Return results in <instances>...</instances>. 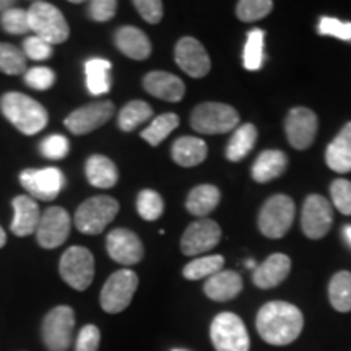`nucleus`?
<instances>
[{
  "label": "nucleus",
  "mask_w": 351,
  "mask_h": 351,
  "mask_svg": "<svg viewBox=\"0 0 351 351\" xmlns=\"http://www.w3.org/2000/svg\"><path fill=\"white\" fill-rule=\"evenodd\" d=\"M7 244V232L3 231V228L0 226V249Z\"/></svg>",
  "instance_id": "8fccbe9b"
},
{
  "label": "nucleus",
  "mask_w": 351,
  "mask_h": 351,
  "mask_svg": "<svg viewBox=\"0 0 351 351\" xmlns=\"http://www.w3.org/2000/svg\"><path fill=\"white\" fill-rule=\"evenodd\" d=\"M239 124V114L225 103H202L191 114L192 129L199 134L217 135L236 130Z\"/></svg>",
  "instance_id": "39448f33"
},
{
  "label": "nucleus",
  "mask_w": 351,
  "mask_h": 351,
  "mask_svg": "<svg viewBox=\"0 0 351 351\" xmlns=\"http://www.w3.org/2000/svg\"><path fill=\"white\" fill-rule=\"evenodd\" d=\"M257 142V129L254 124H243L234 130L226 147V158L232 163L244 160L254 150Z\"/></svg>",
  "instance_id": "c756f323"
},
{
  "label": "nucleus",
  "mask_w": 351,
  "mask_h": 351,
  "mask_svg": "<svg viewBox=\"0 0 351 351\" xmlns=\"http://www.w3.org/2000/svg\"><path fill=\"white\" fill-rule=\"evenodd\" d=\"M26 70L23 49L8 43H0V72L5 75H20Z\"/></svg>",
  "instance_id": "c9c22d12"
},
{
  "label": "nucleus",
  "mask_w": 351,
  "mask_h": 351,
  "mask_svg": "<svg viewBox=\"0 0 351 351\" xmlns=\"http://www.w3.org/2000/svg\"><path fill=\"white\" fill-rule=\"evenodd\" d=\"M137 212L145 221H156L165 212V202L158 192L143 189L137 197Z\"/></svg>",
  "instance_id": "e433bc0d"
},
{
  "label": "nucleus",
  "mask_w": 351,
  "mask_h": 351,
  "mask_svg": "<svg viewBox=\"0 0 351 351\" xmlns=\"http://www.w3.org/2000/svg\"><path fill=\"white\" fill-rule=\"evenodd\" d=\"M75 313L70 306H56L46 314L41 337L47 351H69L73 341Z\"/></svg>",
  "instance_id": "0eeeda50"
},
{
  "label": "nucleus",
  "mask_w": 351,
  "mask_h": 351,
  "mask_svg": "<svg viewBox=\"0 0 351 351\" xmlns=\"http://www.w3.org/2000/svg\"><path fill=\"white\" fill-rule=\"evenodd\" d=\"M326 161L328 168L339 174L351 171V122L345 124L340 134L327 147Z\"/></svg>",
  "instance_id": "393cba45"
},
{
  "label": "nucleus",
  "mask_w": 351,
  "mask_h": 351,
  "mask_svg": "<svg viewBox=\"0 0 351 351\" xmlns=\"http://www.w3.org/2000/svg\"><path fill=\"white\" fill-rule=\"evenodd\" d=\"M210 339L217 351H249L251 339L243 319L232 313H221L213 319Z\"/></svg>",
  "instance_id": "1a4fd4ad"
},
{
  "label": "nucleus",
  "mask_w": 351,
  "mask_h": 351,
  "mask_svg": "<svg viewBox=\"0 0 351 351\" xmlns=\"http://www.w3.org/2000/svg\"><path fill=\"white\" fill-rule=\"evenodd\" d=\"M291 270V261L285 254H271L265 262L256 267L252 274V282L257 288L270 289L278 287L283 280H287Z\"/></svg>",
  "instance_id": "412c9836"
},
{
  "label": "nucleus",
  "mask_w": 351,
  "mask_h": 351,
  "mask_svg": "<svg viewBox=\"0 0 351 351\" xmlns=\"http://www.w3.org/2000/svg\"><path fill=\"white\" fill-rule=\"evenodd\" d=\"M143 88L147 93L169 103H178L186 95V85L179 77L163 70H153L143 77Z\"/></svg>",
  "instance_id": "6ab92c4d"
},
{
  "label": "nucleus",
  "mask_w": 351,
  "mask_h": 351,
  "mask_svg": "<svg viewBox=\"0 0 351 351\" xmlns=\"http://www.w3.org/2000/svg\"><path fill=\"white\" fill-rule=\"evenodd\" d=\"M319 121L314 111L307 108H293L285 121L288 142L296 150H306L313 145L317 134Z\"/></svg>",
  "instance_id": "f3484780"
},
{
  "label": "nucleus",
  "mask_w": 351,
  "mask_h": 351,
  "mask_svg": "<svg viewBox=\"0 0 351 351\" xmlns=\"http://www.w3.org/2000/svg\"><path fill=\"white\" fill-rule=\"evenodd\" d=\"M20 182L32 199L51 202L57 199L65 186L64 173L59 168L25 169L20 174Z\"/></svg>",
  "instance_id": "f8f14e48"
},
{
  "label": "nucleus",
  "mask_w": 351,
  "mask_h": 351,
  "mask_svg": "<svg viewBox=\"0 0 351 351\" xmlns=\"http://www.w3.org/2000/svg\"><path fill=\"white\" fill-rule=\"evenodd\" d=\"M114 112H116V108L112 101H95L70 112L65 117L64 124L73 135H86L106 124Z\"/></svg>",
  "instance_id": "9b49d317"
},
{
  "label": "nucleus",
  "mask_w": 351,
  "mask_h": 351,
  "mask_svg": "<svg viewBox=\"0 0 351 351\" xmlns=\"http://www.w3.org/2000/svg\"><path fill=\"white\" fill-rule=\"evenodd\" d=\"M328 300L335 311L350 313L351 311V271L341 270L332 276L328 283Z\"/></svg>",
  "instance_id": "7c9ffc66"
},
{
  "label": "nucleus",
  "mask_w": 351,
  "mask_h": 351,
  "mask_svg": "<svg viewBox=\"0 0 351 351\" xmlns=\"http://www.w3.org/2000/svg\"><path fill=\"white\" fill-rule=\"evenodd\" d=\"M296 205L291 197L276 194L263 204L258 213V230L265 238L280 239L291 230Z\"/></svg>",
  "instance_id": "20e7f679"
},
{
  "label": "nucleus",
  "mask_w": 351,
  "mask_h": 351,
  "mask_svg": "<svg viewBox=\"0 0 351 351\" xmlns=\"http://www.w3.org/2000/svg\"><path fill=\"white\" fill-rule=\"evenodd\" d=\"M59 274L70 288L85 291L95 278V257L82 245H72L62 254Z\"/></svg>",
  "instance_id": "9d476101"
},
{
  "label": "nucleus",
  "mask_w": 351,
  "mask_h": 351,
  "mask_svg": "<svg viewBox=\"0 0 351 351\" xmlns=\"http://www.w3.org/2000/svg\"><path fill=\"white\" fill-rule=\"evenodd\" d=\"M221 194L219 189L212 184H202L189 192L186 200V208L191 215L204 218L205 215H210L215 208L218 207Z\"/></svg>",
  "instance_id": "cd10ccee"
},
{
  "label": "nucleus",
  "mask_w": 351,
  "mask_h": 351,
  "mask_svg": "<svg viewBox=\"0 0 351 351\" xmlns=\"http://www.w3.org/2000/svg\"><path fill=\"white\" fill-rule=\"evenodd\" d=\"M256 327L263 341L274 346H285L301 335L304 317L295 304L271 301L258 309Z\"/></svg>",
  "instance_id": "f257e3e1"
},
{
  "label": "nucleus",
  "mask_w": 351,
  "mask_h": 351,
  "mask_svg": "<svg viewBox=\"0 0 351 351\" xmlns=\"http://www.w3.org/2000/svg\"><path fill=\"white\" fill-rule=\"evenodd\" d=\"M221 241V228L210 218H200L191 223L181 238L184 256H197L212 251Z\"/></svg>",
  "instance_id": "4468645a"
},
{
  "label": "nucleus",
  "mask_w": 351,
  "mask_h": 351,
  "mask_svg": "<svg viewBox=\"0 0 351 351\" xmlns=\"http://www.w3.org/2000/svg\"><path fill=\"white\" fill-rule=\"evenodd\" d=\"M330 195L335 208L343 215H351V182L335 179L330 186Z\"/></svg>",
  "instance_id": "a19ab883"
},
{
  "label": "nucleus",
  "mask_w": 351,
  "mask_h": 351,
  "mask_svg": "<svg viewBox=\"0 0 351 351\" xmlns=\"http://www.w3.org/2000/svg\"><path fill=\"white\" fill-rule=\"evenodd\" d=\"M179 125V116L174 112H165L161 116L155 117L152 121V124L145 129L140 137H142L145 142L150 143L152 147H158L163 140L168 137V135L174 129H178Z\"/></svg>",
  "instance_id": "473e14b6"
},
{
  "label": "nucleus",
  "mask_w": 351,
  "mask_h": 351,
  "mask_svg": "<svg viewBox=\"0 0 351 351\" xmlns=\"http://www.w3.org/2000/svg\"><path fill=\"white\" fill-rule=\"evenodd\" d=\"M317 32L322 36H333L341 41H351V23L340 21L330 16H324L320 19L317 25Z\"/></svg>",
  "instance_id": "37998d69"
},
{
  "label": "nucleus",
  "mask_w": 351,
  "mask_h": 351,
  "mask_svg": "<svg viewBox=\"0 0 351 351\" xmlns=\"http://www.w3.org/2000/svg\"><path fill=\"white\" fill-rule=\"evenodd\" d=\"M111 70L112 64L106 59L95 57V59L86 60L85 75H86V88L91 95L101 96L106 95L111 90Z\"/></svg>",
  "instance_id": "c85d7f7f"
},
{
  "label": "nucleus",
  "mask_w": 351,
  "mask_h": 351,
  "mask_svg": "<svg viewBox=\"0 0 351 351\" xmlns=\"http://www.w3.org/2000/svg\"><path fill=\"white\" fill-rule=\"evenodd\" d=\"M23 52L26 56V59H33V60H47L52 56V46L49 43H46L44 39L38 38V36H28L23 43Z\"/></svg>",
  "instance_id": "a18cd8bd"
},
{
  "label": "nucleus",
  "mask_w": 351,
  "mask_h": 351,
  "mask_svg": "<svg viewBox=\"0 0 351 351\" xmlns=\"http://www.w3.org/2000/svg\"><path fill=\"white\" fill-rule=\"evenodd\" d=\"M69 140L64 137V135L54 134L47 135L46 138L43 140L41 145H39V150H41L43 156H46L47 160H64L65 156L69 155Z\"/></svg>",
  "instance_id": "ea45409f"
},
{
  "label": "nucleus",
  "mask_w": 351,
  "mask_h": 351,
  "mask_svg": "<svg viewBox=\"0 0 351 351\" xmlns=\"http://www.w3.org/2000/svg\"><path fill=\"white\" fill-rule=\"evenodd\" d=\"M274 10L271 0H241L236 5V15L241 21L252 23V21L265 19Z\"/></svg>",
  "instance_id": "4c0bfd02"
},
{
  "label": "nucleus",
  "mask_w": 351,
  "mask_h": 351,
  "mask_svg": "<svg viewBox=\"0 0 351 351\" xmlns=\"http://www.w3.org/2000/svg\"><path fill=\"white\" fill-rule=\"evenodd\" d=\"M0 26L8 34H25L29 33V21H28V10L23 8L13 7L10 10L3 12L0 15Z\"/></svg>",
  "instance_id": "58836bf2"
},
{
  "label": "nucleus",
  "mask_w": 351,
  "mask_h": 351,
  "mask_svg": "<svg viewBox=\"0 0 351 351\" xmlns=\"http://www.w3.org/2000/svg\"><path fill=\"white\" fill-rule=\"evenodd\" d=\"M333 223L332 204L326 197L313 194L304 200L302 205L301 228L309 239H320L330 231Z\"/></svg>",
  "instance_id": "ddd939ff"
},
{
  "label": "nucleus",
  "mask_w": 351,
  "mask_h": 351,
  "mask_svg": "<svg viewBox=\"0 0 351 351\" xmlns=\"http://www.w3.org/2000/svg\"><path fill=\"white\" fill-rule=\"evenodd\" d=\"M101 343V332L99 328L90 324L85 326L78 333L75 351H98Z\"/></svg>",
  "instance_id": "de8ad7c7"
},
{
  "label": "nucleus",
  "mask_w": 351,
  "mask_h": 351,
  "mask_svg": "<svg viewBox=\"0 0 351 351\" xmlns=\"http://www.w3.org/2000/svg\"><path fill=\"white\" fill-rule=\"evenodd\" d=\"M263 39H265V32L263 29L254 28L247 34V41L244 47V67L251 72L261 70L263 65Z\"/></svg>",
  "instance_id": "f704fd0d"
},
{
  "label": "nucleus",
  "mask_w": 351,
  "mask_h": 351,
  "mask_svg": "<svg viewBox=\"0 0 351 351\" xmlns=\"http://www.w3.org/2000/svg\"><path fill=\"white\" fill-rule=\"evenodd\" d=\"M138 288V275L130 269L114 271L104 283L99 295V304L104 313L119 314L130 306Z\"/></svg>",
  "instance_id": "6e6552de"
},
{
  "label": "nucleus",
  "mask_w": 351,
  "mask_h": 351,
  "mask_svg": "<svg viewBox=\"0 0 351 351\" xmlns=\"http://www.w3.org/2000/svg\"><path fill=\"white\" fill-rule=\"evenodd\" d=\"M13 205V221L10 230L19 238L36 232L39 219H41V212H39L38 202L28 195H19L12 202Z\"/></svg>",
  "instance_id": "aec40b11"
},
{
  "label": "nucleus",
  "mask_w": 351,
  "mask_h": 351,
  "mask_svg": "<svg viewBox=\"0 0 351 351\" xmlns=\"http://www.w3.org/2000/svg\"><path fill=\"white\" fill-rule=\"evenodd\" d=\"M56 82L54 70L49 67H33L25 73V83L38 91H46L52 88Z\"/></svg>",
  "instance_id": "79ce46f5"
},
{
  "label": "nucleus",
  "mask_w": 351,
  "mask_h": 351,
  "mask_svg": "<svg viewBox=\"0 0 351 351\" xmlns=\"http://www.w3.org/2000/svg\"><path fill=\"white\" fill-rule=\"evenodd\" d=\"M174 59L178 67L192 78H204L212 69L208 52L195 38H181L176 44Z\"/></svg>",
  "instance_id": "dca6fc26"
},
{
  "label": "nucleus",
  "mask_w": 351,
  "mask_h": 351,
  "mask_svg": "<svg viewBox=\"0 0 351 351\" xmlns=\"http://www.w3.org/2000/svg\"><path fill=\"white\" fill-rule=\"evenodd\" d=\"M106 249L112 261L125 267L135 265L143 258L142 239L127 228H116L109 232Z\"/></svg>",
  "instance_id": "a211bd4d"
},
{
  "label": "nucleus",
  "mask_w": 351,
  "mask_h": 351,
  "mask_svg": "<svg viewBox=\"0 0 351 351\" xmlns=\"http://www.w3.org/2000/svg\"><path fill=\"white\" fill-rule=\"evenodd\" d=\"M85 173L86 181L98 189H111L119 181V171H117L116 163L104 155H93L88 158Z\"/></svg>",
  "instance_id": "a878e982"
},
{
  "label": "nucleus",
  "mask_w": 351,
  "mask_h": 351,
  "mask_svg": "<svg viewBox=\"0 0 351 351\" xmlns=\"http://www.w3.org/2000/svg\"><path fill=\"white\" fill-rule=\"evenodd\" d=\"M171 351H189V350H184V348H174V350H171Z\"/></svg>",
  "instance_id": "864d4df0"
},
{
  "label": "nucleus",
  "mask_w": 351,
  "mask_h": 351,
  "mask_svg": "<svg viewBox=\"0 0 351 351\" xmlns=\"http://www.w3.org/2000/svg\"><path fill=\"white\" fill-rule=\"evenodd\" d=\"M28 21L34 36L44 39L51 46L62 44L70 36V28L64 13L49 2H33L28 8Z\"/></svg>",
  "instance_id": "7ed1b4c3"
},
{
  "label": "nucleus",
  "mask_w": 351,
  "mask_h": 351,
  "mask_svg": "<svg viewBox=\"0 0 351 351\" xmlns=\"http://www.w3.org/2000/svg\"><path fill=\"white\" fill-rule=\"evenodd\" d=\"M245 265H247V269H254V270H256V262H254V261H247V262H245Z\"/></svg>",
  "instance_id": "603ef678"
},
{
  "label": "nucleus",
  "mask_w": 351,
  "mask_h": 351,
  "mask_svg": "<svg viewBox=\"0 0 351 351\" xmlns=\"http://www.w3.org/2000/svg\"><path fill=\"white\" fill-rule=\"evenodd\" d=\"M117 7H119V3L116 0H93L88 5V15L91 16V20L104 23V21L112 20L116 16Z\"/></svg>",
  "instance_id": "49530a36"
},
{
  "label": "nucleus",
  "mask_w": 351,
  "mask_h": 351,
  "mask_svg": "<svg viewBox=\"0 0 351 351\" xmlns=\"http://www.w3.org/2000/svg\"><path fill=\"white\" fill-rule=\"evenodd\" d=\"M288 166V156L282 150H265L257 156L252 166V178L256 182L265 184L280 178Z\"/></svg>",
  "instance_id": "bb28decb"
},
{
  "label": "nucleus",
  "mask_w": 351,
  "mask_h": 351,
  "mask_svg": "<svg viewBox=\"0 0 351 351\" xmlns=\"http://www.w3.org/2000/svg\"><path fill=\"white\" fill-rule=\"evenodd\" d=\"M204 291L212 301H231L243 291V278L234 270H221L205 282Z\"/></svg>",
  "instance_id": "5701e85b"
},
{
  "label": "nucleus",
  "mask_w": 351,
  "mask_h": 351,
  "mask_svg": "<svg viewBox=\"0 0 351 351\" xmlns=\"http://www.w3.org/2000/svg\"><path fill=\"white\" fill-rule=\"evenodd\" d=\"M152 116L153 108L147 103V101L134 99L121 109L119 117H117V124H119L121 130L132 132L137 129L140 124L152 119Z\"/></svg>",
  "instance_id": "2f4dec72"
},
{
  "label": "nucleus",
  "mask_w": 351,
  "mask_h": 351,
  "mask_svg": "<svg viewBox=\"0 0 351 351\" xmlns=\"http://www.w3.org/2000/svg\"><path fill=\"white\" fill-rule=\"evenodd\" d=\"M223 265H225V258L221 256L199 257L184 267L182 275L186 280L197 282V280L210 278V276L217 275L218 271L223 270Z\"/></svg>",
  "instance_id": "72a5a7b5"
},
{
  "label": "nucleus",
  "mask_w": 351,
  "mask_h": 351,
  "mask_svg": "<svg viewBox=\"0 0 351 351\" xmlns=\"http://www.w3.org/2000/svg\"><path fill=\"white\" fill-rule=\"evenodd\" d=\"M208 155V147L204 140L199 137H191L184 135L173 143L171 148V156L174 163L182 166V168H194L204 163L205 158Z\"/></svg>",
  "instance_id": "b1692460"
},
{
  "label": "nucleus",
  "mask_w": 351,
  "mask_h": 351,
  "mask_svg": "<svg viewBox=\"0 0 351 351\" xmlns=\"http://www.w3.org/2000/svg\"><path fill=\"white\" fill-rule=\"evenodd\" d=\"M72 219L65 208L49 207L41 215L36 230V241L44 249H56L67 241Z\"/></svg>",
  "instance_id": "2eb2a0df"
},
{
  "label": "nucleus",
  "mask_w": 351,
  "mask_h": 351,
  "mask_svg": "<svg viewBox=\"0 0 351 351\" xmlns=\"http://www.w3.org/2000/svg\"><path fill=\"white\" fill-rule=\"evenodd\" d=\"M119 213V202L109 195H96L83 202L75 212L77 230L83 234H101Z\"/></svg>",
  "instance_id": "423d86ee"
},
{
  "label": "nucleus",
  "mask_w": 351,
  "mask_h": 351,
  "mask_svg": "<svg viewBox=\"0 0 351 351\" xmlns=\"http://www.w3.org/2000/svg\"><path fill=\"white\" fill-rule=\"evenodd\" d=\"M13 7H15V2H10V0H0V13L10 10Z\"/></svg>",
  "instance_id": "09e8293b"
},
{
  "label": "nucleus",
  "mask_w": 351,
  "mask_h": 351,
  "mask_svg": "<svg viewBox=\"0 0 351 351\" xmlns=\"http://www.w3.org/2000/svg\"><path fill=\"white\" fill-rule=\"evenodd\" d=\"M343 236H345L346 243H348V244L351 245V226H350V225L343 228Z\"/></svg>",
  "instance_id": "3c124183"
},
{
  "label": "nucleus",
  "mask_w": 351,
  "mask_h": 351,
  "mask_svg": "<svg viewBox=\"0 0 351 351\" xmlns=\"http://www.w3.org/2000/svg\"><path fill=\"white\" fill-rule=\"evenodd\" d=\"M0 111L13 127L25 135H36L49 122L46 108L32 96L19 91H10L2 96Z\"/></svg>",
  "instance_id": "f03ea898"
},
{
  "label": "nucleus",
  "mask_w": 351,
  "mask_h": 351,
  "mask_svg": "<svg viewBox=\"0 0 351 351\" xmlns=\"http://www.w3.org/2000/svg\"><path fill=\"white\" fill-rule=\"evenodd\" d=\"M134 7L137 8L140 16L150 25H158L163 19V2L161 0H134Z\"/></svg>",
  "instance_id": "c03bdc74"
},
{
  "label": "nucleus",
  "mask_w": 351,
  "mask_h": 351,
  "mask_svg": "<svg viewBox=\"0 0 351 351\" xmlns=\"http://www.w3.org/2000/svg\"><path fill=\"white\" fill-rule=\"evenodd\" d=\"M114 43L117 49L129 59L145 60L152 54L150 39L135 26H121L114 34Z\"/></svg>",
  "instance_id": "4be33fe9"
}]
</instances>
